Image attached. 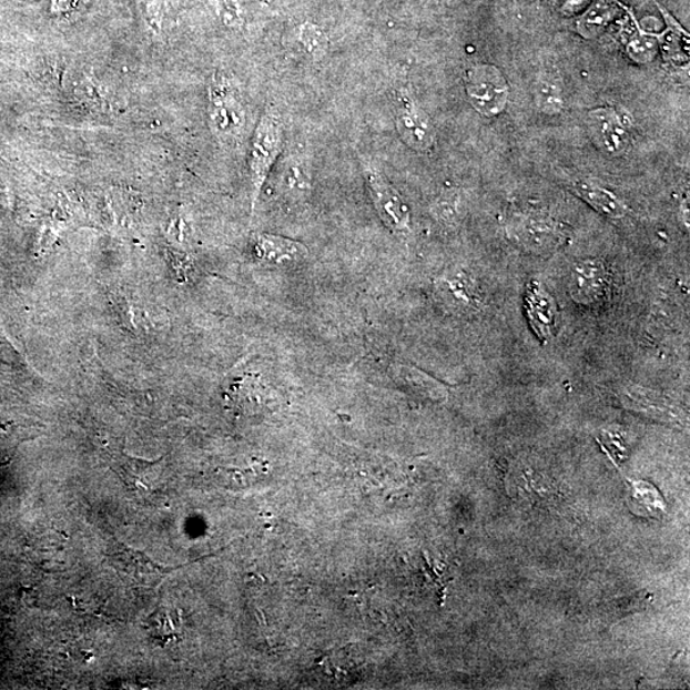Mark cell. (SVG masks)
<instances>
[{
  "mask_svg": "<svg viewBox=\"0 0 690 690\" xmlns=\"http://www.w3.org/2000/svg\"><path fill=\"white\" fill-rule=\"evenodd\" d=\"M283 148L281 116L267 111L257 124L250 153V174L252 183V212L257 204L261 190L271 173Z\"/></svg>",
  "mask_w": 690,
  "mask_h": 690,
  "instance_id": "cell-1",
  "label": "cell"
},
{
  "mask_svg": "<svg viewBox=\"0 0 690 690\" xmlns=\"http://www.w3.org/2000/svg\"><path fill=\"white\" fill-rule=\"evenodd\" d=\"M466 92L470 105L484 116H498L508 105L509 85L498 67L477 64L466 75Z\"/></svg>",
  "mask_w": 690,
  "mask_h": 690,
  "instance_id": "cell-2",
  "label": "cell"
},
{
  "mask_svg": "<svg viewBox=\"0 0 690 690\" xmlns=\"http://www.w3.org/2000/svg\"><path fill=\"white\" fill-rule=\"evenodd\" d=\"M209 113L213 129L222 136H235L245 128V109L232 82L216 75L209 89Z\"/></svg>",
  "mask_w": 690,
  "mask_h": 690,
  "instance_id": "cell-3",
  "label": "cell"
},
{
  "mask_svg": "<svg viewBox=\"0 0 690 690\" xmlns=\"http://www.w3.org/2000/svg\"><path fill=\"white\" fill-rule=\"evenodd\" d=\"M369 195L378 216L395 233L406 234L410 231V213L406 202L388 180L373 165L365 166Z\"/></svg>",
  "mask_w": 690,
  "mask_h": 690,
  "instance_id": "cell-4",
  "label": "cell"
},
{
  "mask_svg": "<svg viewBox=\"0 0 690 690\" xmlns=\"http://www.w3.org/2000/svg\"><path fill=\"white\" fill-rule=\"evenodd\" d=\"M587 128L596 148L605 154L619 156L630 144V134L625 116L610 106L592 109L587 114Z\"/></svg>",
  "mask_w": 690,
  "mask_h": 690,
  "instance_id": "cell-5",
  "label": "cell"
},
{
  "mask_svg": "<svg viewBox=\"0 0 690 690\" xmlns=\"http://www.w3.org/2000/svg\"><path fill=\"white\" fill-rule=\"evenodd\" d=\"M108 560L122 577L144 587L156 586L172 570L151 560L144 552L133 550L123 544L112 547Z\"/></svg>",
  "mask_w": 690,
  "mask_h": 690,
  "instance_id": "cell-6",
  "label": "cell"
},
{
  "mask_svg": "<svg viewBox=\"0 0 690 690\" xmlns=\"http://www.w3.org/2000/svg\"><path fill=\"white\" fill-rule=\"evenodd\" d=\"M395 123L399 136L409 149L426 153L434 146L436 133L430 116L409 97L402 98Z\"/></svg>",
  "mask_w": 690,
  "mask_h": 690,
  "instance_id": "cell-7",
  "label": "cell"
},
{
  "mask_svg": "<svg viewBox=\"0 0 690 690\" xmlns=\"http://www.w3.org/2000/svg\"><path fill=\"white\" fill-rule=\"evenodd\" d=\"M570 297L580 305H592L608 293L609 275L600 260H586L576 265L569 276Z\"/></svg>",
  "mask_w": 690,
  "mask_h": 690,
  "instance_id": "cell-8",
  "label": "cell"
},
{
  "mask_svg": "<svg viewBox=\"0 0 690 690\" xmlns=\"http://www.w3.org/2000/svg\"><path fill=\"white\" fill-rule=\"evenodd\" d=\"M254 250L261 261L275 265L293 263L308 254L303 243L273 234H257L254 239Z\"/></svg>",
  "mask_w": 690,
  "mask_h": 690,
  "instance_id": "cell-9",
  "label": "cell"
},
{
  "mask_svg": "<svg viewBox=\"0 0 690 690\" xmlns=\"http://www.w3.org/2000/svg\"><path fill=\"white\" fill-rule=\"evenodd\" d=\"M527 308L535 333L544 341L551 338L557 319V306L550 294L536 282L529 284Z\"/></svg>",
  "mask_w": 690,
  "mask_h": 690,
  "instance_id": "cell-10",
  "label": "cell"
},
{
  "mask_svg": "<svg viewBox=\"0 0 690 690\" xmlns=\"http://www.w3.org/2000/svg\"><path fill=\"white\" fill-rule=\"evenodd\" d=\"M621 400L628 408L641 412L646 416L677 423L678 414L674 406L658 393L633 386L622 392Z\"/></svg>",
  "mask_w": 690,
  "mask_h": 690,
  "instance_id": "cell-11",
  "label": "cell"
},
{
  "mask_svg": "<svg viewBox=\"0 0 690 690\" xmlns=\"http://www.w3.org/2000/svg\"><path fill=\"white\" fill-rule=\"evenodd\" d=\"M577 195L592 206L596 212L611 219H621L627 215L628 209L617 195L599 184L578 182L574 186Z\"/></svg>",
  "mask_w": 690,
  "mask_h": 690,
  "instance_id": "cell-12",
  "label": "cell"
},
{
  "mask_svg": "<svg viewBox=\"0 0 690 690\" xmlns=\"http://www.w3.org/2000/svg\"><path fill=\"white\" fill-rule=\"evenodd\" d=\"M280 186L284 196L303 200L311 191V170L305 159L288 158L282 165Z\"/></svg>",
  "mask_w": 690,
  "mask_h": 690,
  "instance_id": "cell-13",
  "label": "cell"
},
{
  "mask_svg": "<svg viewBox=\"0 0 690 690\" xmlns=\"http://www.w3.org/2000/svg\"><path fill=\"white\" fill-rule=\"evenodd\" d=\"M617 7L610 0H595L579 17L577 29L580 35L587 39L599 38L616 20Z\"/></svg>",
  "mask_w": 690,
  "mask_h": 690,
  "instance_id": "cell-14",
  "label": "cell"
},
{
  "mask_svg": "<svg viewBox=\"0 0 690 690\" xmlns=\"http://www.w3.org/2000/svg\"><path fill=\"white\" fill-rule=\"evenodd\" d=\"M630 485L629 505L633 513L643 517H660L667 510V504L652 485L643 481H632Z\"/></svg>",
  "mask_w": 690,
  "mask_h": 690,
  "instance_id": "cell-15",
  "label": "cell"
},
{
  "mask_svg": "<svg viewBox=\"0 0 690 690\" xmlns=\"http://www.w3.org/2000/svg\"><path fill=\"white\" fill-rule=\"evenodd\" d=\"M156 463L142 461L129 457L116 466V474L122 477L131 491L149 494L151 491L150 485L153 483L150 478V470Z\"/></svg>",
  "mask_w": 690,
  "mask_h": 690,
  "instance_id": "cell-16",
  "label": "cell"
},
{
  "mask_svg": "<svg viewBox=\"0 0 690 690\" xmlns=\"http://www.w3.org/2000/svg\"><path fill=\"white\" fill-rule=\"evenodd\" d=\"M535 104L538 111L547 115H557L562 112L564 97L561 89L549 80L540 79L535 83Z\"/></svg>",
  "mask_w": 690,
  "mask_h": 690,
  "instance_id": "cell-17",
  "label": "cell"
},
{
  "mask_svg": "<svg viewBox=\"0 0 690 690\" xmlns=\"http://www.w3.org/2000/svg\"><path fill=\"white\" fill-rule=\"evenodd\" d=\"M660 52V39L653 33L639 31L629 40L627 53L638 64H648L655 61Z\"/></svg>",
  "mask_w": 690,
  "mask_h": 690,
  "instance_id": "cell-18",
  "label": "cell"
},
{
  "mask_svg": "<svg viewBox=\"0 0 690 690\" xmlns=\"http://www.w3.org/2000/svg\"><path fill=\"white\" fill-rule=\"evenodd\" d=\"M150 633L153 635L159 642H166L176 633L179 621L173 620V613L166 609H159L154 612L153 618L148 620Z\"/></svg>",
  "mask_w": 690,
  "mask_h": 690,
  "instance_id": "cell-19",
  "label": "cell"
},
{
  "mask_svg": "<svg viewBox=\"0 0 690 690\" xmlns=\"http://www.w3.org/2000/svg\"><path fill=\"white\" fill-rule=\"evenodd\" d=\"M301 43L305 45L307 52L313 57H323L327 49V40L323 31L314 27V24H306L301 31Z\"/></svg>",
  "mask_w": 690,
  "mask_h": 690,
  "instance_id": "cell-20",
  "label": "cell"
},
{
  "mask_svg": "<svg viewBox=\"0 0 690 690\" xmlns=\"http://www.w3.org/2000/svg\"><path fill=\"white\" fill-rule=\"evenodd\" d=\"M560 10L566 14H577L584 12L591 0H560Z\"/></svg>",
  "mask_w": 690,
  "mask_h": 690,
  "instance_id": "cell-21",
  "label": "cell"
},
{
  "mask_svg": "<svg viewBox=\"0 0 690 690\" xmlns=\"http://www.w3.org/2000/svg\"><path fill=\"white\" fill-rule=\"evenodd\" d=\"M78 0H54V8L57 11L69 10Z\"/></svg>",
  "mask_w": 690,
  "mask_h": 690,
  "instance_id": "cell-22",
  "label": "cell"
}]
</instances>
